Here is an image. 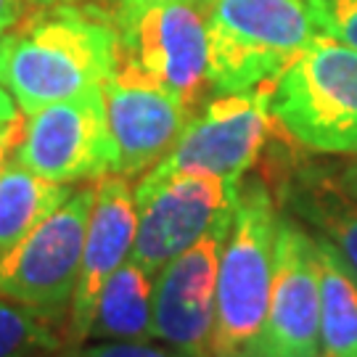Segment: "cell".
<instances>
[{"label":"cell","mask_w":357,"mask_h":357,"mask_svg":"<svg viewBox=\"0 0 357 357\" xmlns=\"http://www.w3.org/2000/svg\"><path fill=\"white\" fill-rule=\"evenodd\" d=\"M273 85L241 93H217L202 112L188 116L175 146L146 175L167 178L178 172L217 175L241 183L255 167L275 119L270 109Z\"/></svg>","instance_id":"cell-8"},{"label":"cell","mask_w":357,"mask_h":357,"mask_svg":"<svg viewBox=\"0 0 357 357\" xmlns=\"http://www.w3.org/2000/svg\"><path fill=\"white\" fill-rule=\"evenodd\" d=\"M241 183L217 175H143L135 185L138 233L130 259L156 275L169 259L236 215Z\"/></svg>","instance_id":"cell-5"},{"label":"cell","mask_w":357,"mask_h":357,"mask_svg":"<svg viewBox=\"0 0 357 357\" xmlns=\"http://www.w3.org/2000/svg\"><path fill=\"white\" fill-rule=\"evenodd\" d=\"M281 212L262 178H243L220 257L215 357H262Z\"/></svg>","instance_id":"cell-2"},{"label":"cell","mask_w":357,"mask_h":357,"mask_svg":"<svg viewBox=\"0 0 357 357\" xmlns=\"http://www.w3.org/2000/svg\"><path fill=\"white\" fill-rule=\"evenodd\" d=\"M283 199L294 215L328 238L357 273V202L339 188L336 178L318 169L302 172L286 185Z\"/></svg>","instance_id":"cell-15"},{"label":"cell","mask_w":357,"mask_h":357,"mask_svg":"<svg viewBox=\"0 0 357 357\" xmlns=\"http://www.w3.org/2000/svg\"><path fill=\"white\" fill-rule=\"evenodd\" d=\"M119 59H128L175 93L188 109L209 85V32L202 0H165L116 8Z\"/></svg>","instance_id":"cell-7"},{"label":"cell","mask_w":357,"mask_h":357,"mask_svg":"<svg viewBox=\"0 0 357 357\" xmlns=\"http://www.w3.org/2000/svg\"><path fill=\"white\" fill-rule=\"evenodd\" d=\"M72 193V185L40 178L11 156L0 169V259L24 241Z\"/></svg>","instance_id":"cell-16"},{"label":"cell","mask_w":357,"mask_h":357,"mask_svg":"<svg viewBox=\"0 0 357 357\" xmlns=\"http://www.w3.org/2000/svg\"><path fill=\"white\" fill-rule=\"evenodd\" d=\"M336 183H339V188H342V191L349 193V196L357 202V156L352 159V162H347V165L339 169Z\"/></svg>","instance_id":"cell-23"},{"label":"cell","mask_w":357,"mask_h":357,"mask_svg":"<svg viewBox=\"0 0 357 357\" xmlns=\"http://www.w3.org/2000/svg\"><path fill=\"white\" fill-rule=\"evenodd\" d=\"M135 233H138L135 188L128 183V178L106 175L96 180V202L90 212L82 265L69 307V339L75 344H85L90 339L98 296L106 281L130 259L135 246Z\"/></svg>","instance_id":"cell-13"},{"label":"cell","mask_w":357,"mask_h":357,"mask_svg":"<svg viewBox=\"0 0 357 357\" xmlns=\"http://www.w3.org/2000/svg\"><path fill=\"white\" fill-rule=\"evenodd\" d=\"M209 32V85L241 93L273 85L326 35L315 0H202Z\"/></svg>","instance_id":"cell-3"},{"label":"cell","mask_w":357,"mask_h":357,"mask_svg":"<svg viewBox=\"0 0 357 357\" xmlns=\"http://www.w3.org/2000/svg\"><path fill=\"white\" fill-rule=\"evenodd\" d=\"M13 116H19V106L8 96V90L0 85V119H13Z\"/></svg>","instance_id":"cell-24"},{"label":"cell","mask_w":357,"mask_h":357,"mask_svg":"<svg viewBox=\"0 0 357 357\" xmlns=\"http://www.w3.org/2000/svg\"><path fill=\"white\" fill-rule=\"evenodd\" d=\"M79 357H183L172 347H156L149 342H103L82 349Z\"/></svg>","instance_id":"cell-20"},{"label":"cell","mask_w":357,"mask_h":357,"mask_svg":"<svg viewBox=\"0 0 357 357\" xmlns=\"http://www.w3.org/2000/svg\"><path fill=\"white\" fill-rule=\"evenodd\" d=\"M116 64L114 16L93 6L45 3L0 35V85L24 114L98 88Z\"/></svg>","instance_id":"cell-1"},{"label":"cell","mask_w":357,"mask_h":357,"mask_svg":"<svg viewBox=\"0 0 357 357\" xmlns=\"http://www.w3.org/2000/svg\"><path fill=\"white\" fill-rule=\"evenodd\" d=\"M323 32L357 48V0H315Z\"/></svg>","instance_id":"cell-19"},{"label":"cell","mask_w":357,"mask_h":357,"mask_svg":"<svg viewBox=\"0 0 357 357\" xmlns=\"http://www.w3.org/2000/svg\"><path fill=\"white\" fill-rule=\"evenodd\" d=\"M153 278L128 259L106 281L90 339L98 342H153Z\"/></svg>","instance_id":"cell-14"},{"label":"cell","mask_w":357,"mask_h":357,"mask_svg":"<svg viewBox=\"0 0 357 357\" xmlns=\"http://www.w3.org/2000/svg\"><path fill=\"white\" fill-rule=\"evenodd\" d=\"M230 225L233 220L209 230L153 278V339L183 357H215L217 273Z\"/></svg>","instance_id":"cell-11"},{"label":"cell","mask_w":357,"mask_h":357,"mask_svg":"<svg viewBox=\"0 0 357 357\" xmlns=\"http://www.w3.org/2000/svg\"><path fill=\"white\" fill-rule=\"evenodd\" d=\"M13 159L40 178L64 185L114 175L103 85L26 114Z\"/></svg>","instance_id":"cell-9"},{"label":"cell","mask_w":357,"mask_h":357,"mask_svg":"<svg viewBox=\"0 0 357 357\" xmlns=\"http://www.w3.org/2000/svg\"><path fill=\"white\" fill-rule=\"evenodd\" d=\"M53 320L29 307L0 296V357H29L40 349H56Z\"/></svg>","instance_id":"cell-18"},{"label":"cell","mask_w":357,"mask_h":357,"mask_svg":"<svg viewBox=\"0 0 357 357\" xmlns=\"http://www.w3.org/2000/svg\"><path fill=\"white\" fill-rule=\"evenodd\" d=\"M323 357H357V273L328 238L315 236Z\"/></svg>","instance_id":"cell-17"},{"label":"cell","mask_w":357,"mask_h":357,"mask_svg":"<svg viewBox=\"0 0 357 357\" xmlns=\"http://www.w3.org/2000/svg\"><path fill=\"white\" fill-rule=\"evenodd\" d=\"M22 128H24V122L19 116L0 119V169L13 156V151H16V143L22 138Z\"/></svg>","instance_id":"cell-21"},{"label":"cell","mask_w":357,"mask_h":357,"mask_svg":"<svg viewBox=\"0 0 357 357\" xmlns=\"http://www.w3.org/2000/svg\"><path fill=\"white\" fill-rule=\"evenodd\" d=\"M24 8L26 6L22 0H0V35H3L6 29H11V26L22 19Z\"/></svg>","instance_id":"cell-22"},{"label":"cell","mask_w":357,"mask_h":357,"mask_svg":"<svg viewBox=\"0 0 357 357\" xmlns=\"http://www.w3.org/2000/svg\"><path fill=\"white\" fill-rule=\"evenodd\" d=\"M119 8H138V6H149V3H165V0H114Z\"/></svg>","instance_id":"cell-25"},{"label":"cell","mask_w":357,"mask_h":357,"mask_svg":"<svg viewBox=\"0 0 357 357\" xmlns=\"http://www.w3.org/2000/svg\"><path fill=\"white\" fill-rule=\"evenodd\" d=\"M270 109L299 146L357 156V48L320 35L273 82Z\"/></svg>","instance_id":"cell-4"},{"label":"cell","mask_w":357,"mask_h":357,"mask_svg":"<svg viewBox=\"0 0 357 357\" xmlns=\"http://www.w3.org/2000/svg\"><path fill=\"white\" fill-rule=\"evenodd\" d=\"M93 202L96 183L75 188L64 204L0 259V296L53 323L64 318L75 296Z\"/></svg>","instance_id":"cell-6"},{"label":"cell","mask_w":357,"mask_h":357,"mask_svg":"<svg viewBox=\"0 0 357 357\" xmlns=\"http://www.w3.org/2000/svg\"><path fill=\"white\" fill-rule=\"evenodd\" d=\"M262 357H323L318 246L291 215H281Z\"/></svg>","instance_id":"cell-12"},{"label":"cell","mask_w":357,"mask_h":357,"mask_svg":"<svg viewBox=\"0 0 357 357\" xmlns=\"http://www.w3.org/2000/svg\"><path fill=\"white\" fill-rule=\"evenodd\" d=\"M103 103L114 143V175H146L167 156L191 109L128 59L103 79Z\"/></svg>","instance_id":"cell-10"},{"label":"cell","mask_w":357,"mask_h":357,"mask_svg":"<svg viewBox=\"0 0 357 357\" xmlns=\"http://www.w3.org/2000/svg\"><path fill=\"white\" fill-rule=\"evenodd\" d=\"M22 3H24L26 8H38L40 6V0H22Z\"/></svg>","instance_id":"cell-26"},{"label":"cell","mask_w":357,"mask_h":357,"mask_svg":"<svg viewBox=\"0 0 357 357\" xmlns=\"http://www.w3.org/2000/svg\"><path fill=\"white\" fill-rule=\"evenodd\" d=\"M45 3H75V0H40V6H45Z\"/></svg>","instance_id":"cell-27"}]
</instances>
